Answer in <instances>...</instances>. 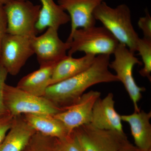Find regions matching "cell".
Segmentation results:
<instances>
[{"mask_svg":"<svg viewBox=\"0 0 151 151\" xmlns=\"http://www.w3.org/2000/svg\"><path fill=\"white\" fill-rule=\"evenodd\" d=\"M110 63V55H97L93 64L85 71L49 86L44 97L65 110L76 103L91 86L119 81L116 75L109 70Z\"/></svg>","mask_w":151,"mask_h":151,"instance_id":"cell-1","label":"cell"},{"mask_svg":"<svg viewBox=\"0 0 151 151\" xmlns=\"http://www.w3.org/2000/svg\"><path fill=\"white\" fill-rule=\"evenodd\" d=\"M93 15L119 43L125 45L134 53L137 52L139 37L132 24L131 10L127 5L122 4L112 8L104 1L96 8Z\"/></svg>","mask_w":151,"mask_h":151,"instance_id":"cell-2","label":"cell"},{"mask_svg":"<svg viewBox=\"0 0 151 151\" xmlns=\"http://www.w3.org/2000/svg\"><path fill=\"white\" fill-rule=\"evenodd\" d=\"M66 42L70 43L67 55L77 52L94 55L113 54L119 42L104 27L96 26L76 29Z\"/></svg>","mask_w":151,"mask_h":151,"instance_id":"cell-3","label":"cell"},{"mask_svg":"<svg viewBox=\"0 0 151 151\" xmlns=\"http://www.w3.org/2000/svg\"><path fill=\"white\" fill-rule=\"evenodd\" d=\"M4 102L9 114L16 117L26 114H45L54 116L64 111L44 97L29 94L16 86L6 84Z\"/></svg>","mask_w":151,"mask_h":151,"instance_id":"cell-4","label":"cell"},{"mask_svg":"<svg viewBox=\"0 0 151 151\" xmlns=\"http://www.w3.org/2000/svg\"><path fill=\"white\" fill-rule=\"evenodd\" d=\"M3 8L7 23V33L29 38L37 36L36 24L41 5L28 0H11Z\"/></svg>","mask_w":151,"mask_h":151,"instance_id":"cell-5","label":"cell"},{"mask_svg":"<svg viewBox=\"0 0 151 151\" xmlns=\"http://www.w3.org/2000/svg\"><path fill=\"white\" fill-rule=\"evenodd\" d=\"M134 53L125 45L119 43L113 53L114 60L110 63L109 67L115 71L118 81L124 85L134 105L135 112H139L140 109L138 102L142 97V92H145L146 89L138 86L133 76L135 65H142Z\"/></svg>","mask_w":151,"mask_h":151,"instance_id":"cell-6","label":"cell"},{"mask_svg":"<svg viewBox=\"0 0 151 151\" xmlns=\"http://www.w3.org/2000/svg\"><path fill=\"white\" fill-rule=\"evenodd\" d=\"M83 151H119L129 140L125 133L100 129L86 124L72 132Z\"/></svg>","mask_w":151,"mask_h":151,"instance_id":"cell-7","label":"cell"},{"mask_svg":"<svg viewBox=\"0 0 151 151\" xmlns=\"http://www.w3.org/2000/svg\"><path fill=\"white\" fill-rule=\"evenodd\" d=\"M34 54L31 38L7 33L1 47L0 64L8 74L16 76Z\"/></svg>","mask_w":151,"mask_h":151,"instance_id":"cell-8","label":"cell"},{"mask_svg":"<svg viewBox=\"0 0 151 151\" xmlns=\"http://www.w3.org/2000/svg\"><path fill=\"white\" fill-rule=\"evenodd\" d=\"M31 43L40 67L56 64L67 56L70 43L59 37L58 30L49 27L40 36L31 38Z\"/></svg>","mask_w":151,"mask_h":151,"instance_id":"cell-9","label":"cell"},{"mask_svg":"<svg viewBox=\"0 0 151 151\" xmlns=\"http://www.w3.org/2000/svg\"><path fill=\"white\" fill-rule=\"evenodd\" d=\"M100 96V92L91 90L84 93L75 104L53 116L64 124L71 134L76 128L91 123L93 106Z\"/></svg>","mask_w":151,"mask_h":151,"instance_id":"cell-10","label":"cell"},{"mask_svg":"<svg viewBox=\"0 0 151 151\" xmlns=\"http://www.w3.org/2000/svg\"><path fill=\"white\" fill-rule=\"evenodd\" d=\"M105 0H58V4L67 12L71 21L70 37L76 29L95 26L93 13Z\"/></svg>","mask_w":151,"mask_h":151,"instance_id":"cell-11","label":"cell"},{"mask_svg":"<svg viewBox=\"0 0 151 151\" xmlns=\"http://www.w3.org/2000/svg\"><path fill=\"white\" fill-rule=\"evenodd\" d=\"M115 103L112 93H108L103 99L98 98L93 106L90 124L100 129L124 133L121 115L115 110Z\"/></svg>","mask_w":151,"mask_h":151,"instance_id":"cell-12","label":"cell"},{"mask_svg":"<svg viewBox=\"0 0 151 151\" xmlns=\"http://www.w3.org/2000/svg\"><path fill=\"white\" fill-rule=\"evenodd\" d=\"M122 121L129 125L136 147L142 151L151 150V112H135L129 115H121Z\"/></svg>","mask_w":151,"mask_h":151,"instance_id":"cell-13","label":"cell"},{"mask_svg":"<svg viewBox=\"0 0 151 151\" xmlns=\"http://www.w3.org/2000/svg\"><path fill=\"white\" fill-rule=\"evenodd\" d=\"M36 132L22 115L16 116L12 127L0 144V151H23Z\"/></svg>","mask_w":151,"mask_h":151,"instance_id":"cell-14","label":"cell"},{"mask_svg":"<svg viewBox=\"0 0 151 151\" xmlns=\"http://www.w3.org/2000/svg\"><path fill=\"white\" fill-rule=\"evenodd\" d=\"M96 57L94 55L86 54L79 58H74L67 55L55 65L49 86L85 71L93 64Z\"/></svg>","mask_w":151,"mask_h":151,"instance_id":"cell-15","label":"cell"},{"mask_svg":"<svg viewBox=\"0 0 151 151\" xmlns=\"http://www.w3.org/2000/svg\"><path fill=\"white\" fill-rule=\"evenodd\" d=\"M22 116L36 132L44 136L62 140L70 135L64 124L52 115L26 114Z\"/></svg>","mask_w":151,"mask_h":151,"instance_id":"cell-16","label":"cell"},{"mask_svg":"<svg viewBox=\"0 0 151 151\" xmlns=\"http://www.w3.org/2000/svg\"><path fill=\"white\" fill-rule=\"evenodd\" d=\"M41 3L36 28L38 33L49 27L58 30L70 21L68 14L54 0H40Z\"/></svg>","mask_w":151,"mask_h":151,"instance_id":"cell-17","label":"cell"},{"mask_svg":"<svg viewBox=\"0 0 151 151\" xmlns=\"http://www.w3.org/2000/svg\"><path fill=\"white\" fill-rule=\"evenodd\" d=\"M55 64L40 67L38 70L25 76L18 82L17 87L32 95L44 97L49 86Z\"/></svg>","mask_w":151,"mask_h":151,"instance_id":"cell-18","label":"cell"},{"mask_svg":"<svg viewBox=\"0 0 151 151\" xmlns=\"http://www.w3.org/2000/svg\"><path fill=\"white\" fill-rule=\"evenodd\" d=\"M137 51L142 60L144 67L139 71L142 76L151 80V40L139 37L137 43Z\"/></svg>","mask_w":151,"mask_h":151,"instance_id":"cell-19","label":"cell"},{"mask_svg":"<svg viewBox=\"0 0 151 151\" xmlns=\"http://www.w3.org/2000/svg\"><path fill=\"white\" fill-rule=\"evenodd\" d=\"M61 151H83L73 133L62 140H59Z\"/></svg>","mask_w":151,"mask_h":151,"instance_id":"cell-20","label":"cell"},{"mask_svg":"<svg viewBox=\"0 0 151 151\" xmlns=\"http://www.w3.org/2000/svg\"><path fill=\"white\" fill-rule=\"evenodd\" d=\"M8 73L0 64V117L9 114L5 105L4 98V89Z\"/></svg>","mask_w":151,"mask_h":151,"instance_id":"cell-21","label":"cell"},{"mask_svg":"<svg viewBox=\"0 0 151 151\" xmlns=\"http://www.w3.org/2000/svg\"><path fill=\"white\" fill-rule=\"evenodd\" d=\"M145 16L139 19L138 25L143 32L145 38L151 40V17L147 9L145 10Z\"/></svg>","mask_w":151,"mask_h":151,"instance_id":"cell-22","label":"cell"},{"mask_svg":"<svg viewBox=\"0 0 151 151\" xmlns=\"http://www.w3.org/2000/svg\"><path fill=\"white\" fill-rule=\"evenodd\" d=\"M14 118L10 114L0 117V144L12 127Z\"/></svg>","mask_w":151,"mask_h":151,"instance_id":"cell-23","label":"cell"},{"mask_svg":"<svg viewBox=\"0 0 151 151\" xmlns=\"http://www.w3.org/2000/svg\"><path fill=\"white\" fill-rule=\"evenodd\" d=\"M6 17L3 6H0V52L3 40L7 34Z\"/></svg>","mask_w":151,"mask_h":151,"instance_id":"cell-24","label":"cell"},{"mask_svg":"<svg viewBox=\"0 0 151 151\" xmlns=\"http://www.w3.org/2000/svg\"><path fill=\"white\" fill-rule=\"evenodd\" d=\"M119 151H142L137 147L136 146L133 145L129 142L126 143L119 150Z\"/></svg>","mask_w":151,"mask_h":151,"instance_id":"cell-25","label":"cell"},{"mask_svg":"<svg viewBox=\"0 0 151 151\" xmlns=\"http://www.w3.org/2000/svg\"><path fill=\"white\" fill-rule=\"evenodd\" d=\"M42 151H48L47 150H43ZM49 151H61L60 147L59 142L58 141L56 145H55L54 148L51 149V150H49Z\"/></svg>","mask_w":151,"mask_h":151,"instance_id":"cell-26","label":"cell"},{"mask_svg":"<svg viewBox=\"0 0 151 151\" xmlns=\"http://www.w3.org/2000/svg\"><path fill=\"white\" fill-rule=\"evenodd\" d=\"M11 0H0V6H4Z\"/></svg>","mask_w":151,"mask_h":151,"instance_id":"cell-27","label":"cell"},{"mask_svg":"<svg viewBox=\"0 0 151 151\" xmlns=\"http://www.w3.org/2000/svg\"><path fill=\"white\" fill-rule=\"evenodd\" d=\"M148 151H151V150H149Z\"/></svg>","mask_w":151,"mask_h":151,"instance_id":"cell-28","label":"cell"}]
</instances>
